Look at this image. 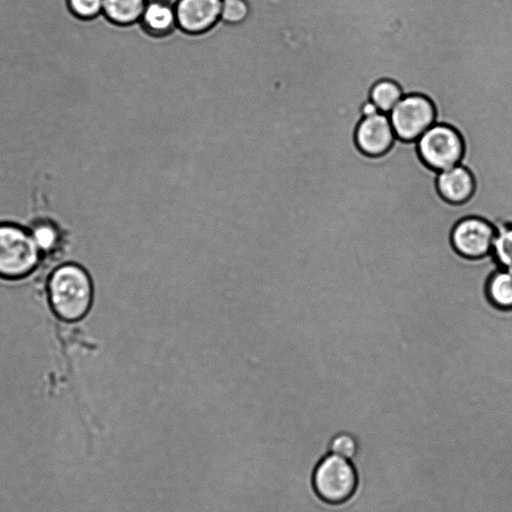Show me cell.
<instances>
[{"label": "cell", "mask_w": 512, "mask_h": 512, "mask_svg": "<svg viewBox=\"0 0 512 512\" xmlns=\"http://www.w3.org/2000/svg\"><path fill=\"white\" fill-rule=\"evenodd\" d=\"M388 115L395 136L406 141L418 139L435 120L431 101L417 94L403 96Z\"/></svg>", "instance_id": "8992f818"}, {"label": "cell", "mask_w": 512, "mask_h": 512, "mask_svg": "<svg viewBox=\"0 0 512 512\" xmlns=\"http://www.w3.org/2000/svg\"><path fill=\"white\" fill-rule=\"evenodd\" d=\"M221 6L222 0H178L177 27L191 34L206 32L220 20Z\"/></svg>", "instance_id": "52a82bcc"}, {"label": "cell", "mask_w": 512, "mask_h": 512, "mask_svg": "<svg viewBox=\"0 0 512 512\" xmlns=\"http://www.w3.org/2000/svg\"><path fill=\"white\" fill-rule=\"evenodd\" d=\"M437 188L440 195L449 203L462 204L474 191V180L471 173L457 164L446 170L439 171Z\"/></svg>", "instance_id": "9c48e42d"}, {"label": "cell", "mask_w": 512, "mask_h": 512, "mask_svg": "<svg viewBox=\"0 0 512 512\" xmlns=\"http://www.w3.org/2000/svg\"><path fill=\"white\" fill-rule=\"evenodd\" d=\"M139 21L149 34L157 37L166 36L177 28L174 5L165 0H147Z\"/></svg>", "instance_id": "30bf717a"}, {"label": "cell", "mask_w": 512, "mask_h": 512, "mask_svg": "<svg viewBox=\"0 0 512 512\" xmlns=\"http://www.w3.org/2000/svg\"><path fill=\"white\" fill-rule=\"evenodd\" d=\"M491 257L497 267L512 272V224H499Z\"/></svg>", "instance_id": "4fadbf2b"}, {"label": "cell", "mask_w": 512, "mask_h": 512, "mask_svg": "<svg viewBox=\"0 0 512 512\" xmlns=\"http://www.w3.org/2000/svg\"><path fill=\"white\" fill-rule=\"evenodd\" d=\"M356 142L359 148L369 155L385 152L395 137L389 115L378 112L364 117L356 130Z\"/></svg>", "instance_id": "ba28073f"}, {"label": "cell", "mask_w": 512, "mask_h": 512, "mask_svg": "<svg viewBox=\"0 0 512 512\" xmlns=\"http://www.w3.org/2000/svg\"><path fill=\"white\" fill-rule=\"evenodd\" d=\"M485 295L497 310H512V272L496 267L487 277Z\"/></svg>", "instance_id": "8fae6325"}, {"label": "cell", "mask_w": 512, "mask_h": 512, "mask_svg": "<svg viewBox=\"0 0 512 512\" xmlns=\"http://www.w3.org/2000/svg\"><path fill=\"white\" fill-rule=\"evenodd\" d=\"M31 235L40 251H50L58 242L57 227L49 221H39L32 227Z\"/></svg>", "instance_id": "9a60e30c"}, {"label": "cell", "mask_w": 512, "mask_h": 512, "mask_svg": "<svg viewBox=\"0 0 512 512\" xmlns=\"http://www.w3.org/2000/svg\"><path fill=\"white\" fill-rule=\"evenodd\" d=\"M496 234L494 222L483 216L468 215L453 224L449 240L458 255L478 260L491 256Z\"/></svg>", "instance_id": "277c9868"}, {"label": "cell", "mask_w": 512, "mask_h": 512, "mask_svg": "<svg viewBox=\"0 0 512 512\" xmlns=\"http://www.w3.org/2000/svg\"><path fill=\"white\" fill-rule=\"evenodd\" d=\"M330 450L333 454L349 459L355 455L357 444L351 435L341 433L332 439Z\"/></svg>", "instance_id": "ac0fdd59"}, {"label": "cell", "mask_w": 512, "mask_h": 512, "mask_svg": "<svg viewBox=\"0 0 512 512\" xmlns=\"http://www.w3.org/2000/svg\"><path fill=\"white\" fill-rule=\"evenodd\" d=\"M380 112L377 106L371 101H367L362 107V113L364 117L372 116Z\"/></svg>", "instance_id": "d6986e66"}, {"label": "cell", "mask_w": 512, "mask_h": 512, "mask_svg": "<svg viewBox=\"0 0 512 512\" xmlns=\"http://www.w3.org/2000/svg\"><path fill=\"white\" fill-rule=\"evenodd\" d=\"M40 249L31 233L12 223H0V277L20 279L38 265Z\"/></svg>", "instance_id": "7a4b0ae2"}, {"label": "cell", "mask_w": 512, "mask_h": 512, "mask_svg": "<svg viewBox=\"0 0 512 512\" xmlns=\"http://www.w3.org/2000/svg\"><path fill=\"white\" fill-rule=\"evenodd\" d=\"M48 297L58 317L66 321L80 320L88 313L93 300L89 274L74 263L59 266L49 278Z\"/></svg>", "instance_id": "6da1fadb"}, {"label": "cell", "mask_w": 512, "mask_h": 512, "mask_svg": "<svg viewBox=\"0 0 512 512\" xmlns=\"http://www.w3.org/2000/svg\"><path fill=\"white\" fill-rule=\"evenodd\" d=\"M147 0H103V15L117 25H130L140 20Z\"/></svg>", "instance_id": "7c38bea8"}, {"label": "cell", "mask_w": 512, "mask_h": 512, "mask_svg": "<svg viewBox=\"0 0 512 512\" xmlns=\"http://www.w3.org/2000/svg\"><path fill=\"white\" fill-rule=\"evenodd\" d=\"M70 13L78 20L90 21L102 13L103 0H67Z\"/></svg>", "instance_id": "e0dca14e"}, {"label": "cell", "mask_w": 512, "mask_h": 512, "mask_svg": "<svg viewBox=\"0 0 512 512\" xmlns=\"http://www.w3.org/2000/svg\"><path fill=\"white\" fill-rule=\"evenodd\" d=\"M312 484L321 500L340 504L354 494L357 473L348 459L332 453L325 456L315 467Z\"/></svg>", "instance_id": "3957f363"}, {"label": "cell", "mask_w": 512, "mask_h": 512, "mask_svg": "<svg viewBox=\"0 0 512 512\" xmlns=\"http://www.w3.org/2000/svg\"><path fill=\"white\" fill-rule=\"evenodd\" d=\"M250 14L246 0H222L220 20L228 24L244 22Z\"/></svg>", "instance_id": "2e32d148"}, {"label": "cell", "mask_w": 512, "mask_h": 512, "mask_svg": "<svg viewBox=\"0 0 512 512\" xmlns=\"http://www.w3.org/2000/svg\"><path fill=\"white\" fill-rule=\"evenodd\" d=\"M417 141L424 162L438 171L457 165L462 156L461 137L450 126L434 123Z\"/></svg>", "instance_id": "5b68a950"}, {"label": "cell", "mask_w": 512, "mask_h": 512, "mask_svg": "<svg viewBox=\"0 0 512 512\" xmlns=\"http://www.w3.org/2000/svg\"><path fill=\"white\" fill-rule=\"evenodd\" d=\"M403 96L401 88L395 82L381 80L372 87L370 100L380 112L389 114Z\"/></svg>", "instance_id": "5bb4252c"}]
</instances>
